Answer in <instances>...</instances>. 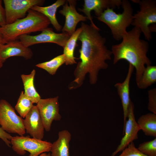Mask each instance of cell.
Instances as JSON below:
<instances>
[{
    "label": "cell",
    "mask_w": 156,
    "mask_h": 156,
    "mask_svg": "<svg viewBox=\"0 0 156 156\" xmlns=\"http://www.w3.org/2000/svg\"><path fill=\"white\" fill-rule=\"evenodd\" d=\"M82 30L78 38L81 42L79 50V62L74 72L76 88L83 84L86 74L89 73V81L92 84H95L98 74L101 69H106L108 65L106 61L111 60V51L106 45V40L99 32L100 30L82 22Z\"/></svg>",
    "instance_id": "obj_1"
},
{
    "label": "cell",
    "mask_w": 156,
    "mask_h": 156,
    "mask_svg": "<svg viewBox=\"0 0 156 156\" xmlns=\"http://www.w3.org/2000/svg\"><path fill=\"white\" fill-rule=\"evenodd\" d=\"M141 33L138 28L134 27L124 35L120 43L112 46L111 51L114 56V64L124 60L135 68L136 83L141 78L145 65L151 64L147 55L149 44L147 41L140 39Z\"/></svg>",
    "instance_id": "obj_2"
},
{
    "label": "cell",
    "mask_w": 156,
    "mask_h": 156,
    "mask_svg": "<svg viewBox=\"0 0 156 156\" xmlns=\"http://www.w3.org/2000/svg\"><path fill=\"white\" fill-rule=\"evenodd\" d=\"M27 12L25 18L0 27V32L5 44L18 40L21 35L41 31L51 24L48 18L39 12L30 9Z\"/></svg>",
    "instance_id": "obj_3"
},
{
    "label": "cell",
    "mask_w": 156,
    "mask_h": 156,
    "mask_svg": "<svg viewBox=\"0 0 156 156\" xmlns=\"http://www.w3.org/2000/svg\"><path fill=\"white\" fill-rule=\"evenodd\" d=\"M121 5L123 9L122 13L117 14L113 9L108 8L99 16L95 17L108 26L113 38L117 41L122 39L127 31V28L131 25L133 20V10L129 2L122 0Z\"/></svg>",
    "instance_id": "obj_4"
},
{
    "label": "cell",
    "mask_w": 156,
    "mask_h": 156,
    "mask_svg": "<svg viewBox=\"0 0 156 156\" xmlns=\"http://www.w3.org/2000/svg\"><path fill=\"white\" fill-rule=\"evenodd\" d=\"M140 5V10L133 15L131 24L138 28L145 39L150 41L152 38L149 27L156 23V1L155 0H132Z\"/></svg>",
    "instance_id": "obj_5"
},
{
    "label": "cell",
    "mask_w": 156,
    "mask_h": 156,
    "mask_svg": "<svg viewBox=\"0 0 156 156\" xmlns=\"http://www.w3.org/2000/svg\"><path fill=\"white\" fill-rule=\"evenodd\" d=\"M13 150L18 154L23 155L26 151L29 156H38L41 154L50 151L52 143L34 138L29 135L12 137L11 140Z\"/></svg>",
    "instance_id": "obj_6"
},
{
    "label": "cell",
    "mask_w": 156,
    "mask_h": 156,
    "mask_svg": "<svg viewBox=\"0 0 156 156\" xmlns=\"http://www.w3.org/2000/svg\"><path fill=\"white\" fill-rule=\"evenodd\" d=\"M23 120L16 114L8 102L3 99L0 100V125L4 131L23 135L26 133Z\"/></svg>",
    "instance_id": "obj_7"
},
{
    "label": "cell",
    "mask_w": 156,
    "mask_h": 156,
    "mask_svg": "<svg viewBox=\"0 0 156 156\" xmlns=\"http://www.w3.org/2000/svg\"><path fill=\"white\" fill-rule=\"evenodd\" d=\"M41 31V33L35 36L28 34L21 35L18 40L26 47L39 43H52L63 47L70 37L66 32L57 33L53 31L52 28L48 27Z\"/></svg>",
    "instance_id": "obj_8"
},
{
    "label": "cell",
    "mask_w": 156,
    "mask_h": 156,
    "mask_svg": "<svg viewBox=\"0 0 156 156\" xmlns=\"http://www.w3.org/2000/svg\"><path fill=\"white\" fill-rule=\"evenodd\" d=\"M43 0H3L6 24L12 23L25 17L26 12L33 6L42 5Z\"/></svg>",
    "instance_id": "obj_9"
},
{
    "label": "cell",
    "mask_w": 156,
    "mask_h": 156,
    "mask_svg": "<svg viewBox=\"0 0 156 156\" xmlns=\"http://www.w3.org/2000/svg\"><path fill=\"white\" fill-rule=\"evenodd\" d=\"M58 97L41 99L36 105L39 112L44 129L50 131L54 120H60L62 118L59 113Z\"/></svg>",
    "instance_id": "obj_10"
},
{
    "label": "cell",
    "mask_w": 156,
    "mask_h": 156,
    "mask_svg": "<svg viewBox=\"0 0 156 156\" xmlns=\"http://www.w3.org/2000/svg\"><path fill=\"white\" fill-rule=\"evenodd\" d=\"M127 120L124 126V136L120 144L111 156H115L118 153L122 151L131 142L138 138V133L140 128L136 121L134 112V105L131 101L129 106Z\"/></svg>",
    "instance_id": "obj_11"
},
{
    "label": "cell",
    "mask_w": 156,
    "mask_h": 156,
    "mask_svg": "<svg viewBox=\"0 0 156 156\" xmlns=\"http://www.w3.org/2000/svg\"><path fill=\"white\" fill-rule=\"evenodd\" d=\"M77 1L66 0L63 5V8L60 10L59 13L65 17V23L62 27V32H66L70 36L76 31L77 24L80 21H85L87 20L86 16L78 13L76 9Z\"/></svg>",
    "instance_id": "obj_12"
},
{
    "label": "cell",
    "mask_w": 156,
    "mask_h": 156,
    "mask_svg": "<svg viewBox=\"0 0 156 156\" xmlns=\"http://www.w3.org/2000/svg\"><path fill=\"white\" fill-rule=\"evenodd\" d=\"M82 9L79 8V11L82 12L86 15L87 19L90 21L91 25L93 27L100 30L94 23L90 13L94 10L96 17L99 16L104 11L108 8L113 9L119 8L121 5V0H84Z\"/></svg>",
    "instance_id": "obj_13"
},
{
    "label": "cell",
    "mask_w": 156,
    "mask_h": 156,
    "mask_svg": "<svg viewBox=\"0 0 156 156\" xmlns=\"http://www.w3.org/2000/svg\"><path fill=\"white\" fill-rule=\"evenodd\" d=\"M26 132L32 138L42 140L44 130L38 110L34 105L23 120Z\"/></svg>",
    "instance_id": "obj_14"
},
{
    "label": "cell",
    "mask_w": 156,
    "mask_h": 156,
    "mask_svg": "<svg viewBox=\"0 0 156 156\" xmlns=\"http://www.w3.org/2000/svg\"><path fill=\"white\" fill-rule=\"evenodd\" d=\"M33 55L31 49L25 47L18 40L6 43L0 47V60L3 63L12 57H21L28 60L31 59Z\"/></svg>",
    "instance_id": "obj_15"
},
{
    "label": "cell",
    "mask_w": 156,
    "mask_h": 156,
    "mask_svg": "<svg viewBox=\"0 0 156 156\" xmlns=\"http://www.w3.org/2000/svg\"><path fill=\"white\" fill-rule=\"evenodd\" d=\"M134 68L129 64L128 72L126 77L122 83H116L114 86L121 99L124 115V126L127 118L128 110L131 101L130 96L129 83Z\"/></svg>",
    "instance_id": "obj_16"
},
{
    "label": "cell",
    "mask_w": 156,
    "mask_h": 156,
    "mask_svg": "<svg viewBox=\"0 0 156 156\" xmlns=\"http://www.w3.org/2000/svg\"><path fill=\"white\" fill-rule=\"evenodd\" d=\"M58 138L52 143L51 156H70L69 142L71 139L70 133L64 130L58 132Z\"/></svg>",
    "instance_id": "obj_17"
},
{
    "label": "cell",
    "mask_w": 156,
    "mask_h": 156,
    "mask_svg": "<svg viewBox=\"0 0 156 156\" xmlns=\"http://www.w3.org/2000/svg\"><path fill=\"white\" fill-rule=\"evenodd\" d=\"M65 0H57L52 5L45 7L36 5L30 9L39 12L47 17L55 29L58 31H61L62 27L59 23L56 17V12L58 8L63 5Z\"/></svg>",
    "instance_id": "obj_18"
},
{
    "label": "cell",
    "mask_w": 156,
    "mask_h": 156,
    "mask_svg": "<svg viewBox=\"0 0 156 156\" xmlns=\"http://www.w3.org/2000/svg\"><path fill=\"white\" fill-rule=\"evenodd\" d=\"M36 70L34 69L28 75H21L24 89V94L33 103H37L41 99L39 94L35 89L34 84Z\"/></svg>",
    "instance_id": "obj_19"
},
{
    "label": "cell",
    "mask_w": 156,
    "mask_h": 156,
    "mask_svg": "<svg viewBox=\"0 0 156 156\" xmlns=\"http://www.w3.org/2000/svg\"><path fill=\"white\" fill-rule=\"evenodd\" d=\"M137 123L145 135L156 137V114L148 113L141 116Z\"/></svg>",
    "instance_id": "obj_20"
},
{
    "label": "cell",
    "mask_w": 156,
    "mask_h": 156,
    "mask_svg": "<svg viewBox=\"0 0 156 156\" xmlns=\"http://www.w3.org/2000/svg\"><path fill=\"white\" fill-rule=\"evenodd\" d=\"M81 30V27L77 28L70 36L63 47V54L65 56V63L66 65L77 63L75 60V58L74 56V52L76 47L77 46V41Z\"/></svg>",
    "instance_id": "obj_21"
},
{
    "label": "cell",
    "mask_w": 156,
    "mask_h": 156,
    "mask_svg": "<svg viewBox=\"0 0 156 156\" xmlns=\"http://www.w3.org/2000/svg\"><path fill=\"white\" fill-rule=\"evenodd\" d=\"M156 82V66L151 65L146 66L141 79L136 83L140 89H146Z\"/></svg>",
    "instance_id": "obj_22"
},
{
    "label": "cell",
    "mask_w": 156,
    "mask_h": 156,
    "mask_svg": "<svg viewBox=\"0 0 156 156\" xmlns=\"http://www.w3.org/2000/svg\"><path fill=\"white\" fill-rule=\"evenodd\" d=\"M65 60L64 54L59 55L50 61L38 64L36 66L43 69L50 74L54 75L58 68L65 63Z\"/></svg>",
    "instance_id": "obj_23"
},
{
    "label": "cell",
    "mask_w": 156,
    "mask_h": 156,
    "mask_svg": "<svg viewBox=\"0 0 156 156\" xmlns=\"http://www.w3.org/2000/svg\"><path fill=\"white\" fill-rule=\"evenodd\" d=\"M33 103L21 91L15 106V109L20 116L25 118L33 106Z\"/></svg>",
    "instance_id": "obj_24"
},
{
    "label": "cell",
    "mask_w": 156,
    "mask_h": 156,
    "mask_svg": "<svg viewBox=\"0 0 156 156\" xmlns=\"http://www.w3.org/2000/svg\"><path fill=\"white\" fill-rule=\"evenodd\" d=\"M137 148L146 156H156V138L140 144Z\"/></svg>",
    "instance_id": "obj_25"
},
{
    "label": "cell",
    "mask_w": 156,
    "mask_h": 156,
    "mask_svg": "<svg viewBox=\"0 0 156 156\" xmlns=\"http://www.w3.org/2000/svg\"><path fill=\"white\" fill-rule=\"evenodd\" d=\"M118 156H146L141 153L135 147L133 142L129 144Z\"/></svg>",
    "instance_id": "obj_26"
},
{
    "label": "cell",
    "mask_w": 156,
    "mask_h": 156,
    "mask_svg": "<svg viewBox=\"0 0 156 156\" xmlns=\"http://www.w3.org/2000/svg\"><path fill=\"white\" fill-rule=\"evenodd\" d=\"M148 109L151 113L156 114V89L154 88L148 91Z\"/></svg>",
    "instance_id": "obj_27"
},
{
    "label": "cell",
    "mask_w": 156,
    "mask_h": 156,
    "mask_svg": "<svg viewBox=\"0 0 156 156\" xmlns=\"http://www.w3.org/2000/svg\"><path fill=\"white\" fill-rule=\"evenodd\" d=\"M12 138L10 134L4 131L0 127V138L8 146L10 147L11 140Z\"/></svg>",
    "instance_id": "obj_28"
},
{
    "label": "cell",
    "mask_w": 156,
    "mask_h": 156,
    "mask_svg": "<svg viewBox=\"0 0 156 156\" xmlns=\"http://www.w3.org/2000/svg\"><path fill=\"white\" fill-rule=\"evenodd\" d=\"M2 1L0 0V27L6 25L5 10L2 6Z\"/></svg>",
    "instance_id": "obj_29"
},
{
    "label": "cell",
    "mask_w": 156,
    "mask_h": 156,
    "mask_svg": "<svg viewBox=\"0 0 156 156\" xmlns=\"http://www.w3.org/2000/svg\"><path fill=\"white\" fill-rule=\"evenodd\" d=\"M5 44V43L4 40L0 32V47L2 45Z\"/></svg>",
    "instance_id": "obj_30"
},
{
    "label": "cell",
    "mask_w": 156,
    "mask_h": 156,
    "mask_svg": "<svg viewBox=\"0 0 156 156\" xmlns=\"http://www.w3.org/2000/svg\"><path fill=\"white\" fill-rule=\"evenodd\" d=\"M38 156H51V154L49 152L48 153H47L46 152H45L41 154Z\"/></svg>",
    "instance_id": "obj_31"
},
{
    "label": "cell",
    "mask_w": 156,
    "mask_h": 156,
    "mask_svg": "<svg viewBox=\"0 0 156 156\" xmlns=\"http://www.w3.org/2000/svg\"><path fill=\"white\" fill-rule=\"evenodd\" d=\"M3 63H2L0 60V68H1L3 66Z\"/></svg>",
    "instance_id": "obj_32"
}]
</instances>
